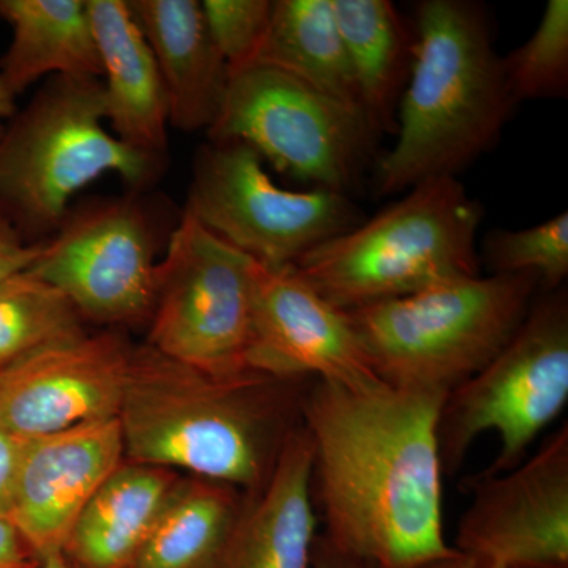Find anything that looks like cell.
Returning a JSON list of instances; mask_svg holds the SVG:
<instances>
[{
	"label": "cell",
	"mask_w": 568,
	"mask_h": 568,
	"mask_svg": "<svg viewBox=\"0 0 568 568\" xmlns=\"http://www.w3.org/2000/svg\"><path fill=\"white\" fill-rule=\"evenodd\" d=\"M446 395L313 379L302 402L323 536L379 568L446 558L437 422Z\"/></svg>",
	"instance_id": "6da1fadb"
},
{
	"label": "cell",
	"mask_w": 568,
	"mask_h": 568,
	"mask_svg": "<svg viewBox=\"0 0 568 568\" xmlns=\"http://www.w3.org/2000/svg\"><path fill=\"white\" fill-rule=\"evenodd\" d=\"M313 379L252 375L220 381L151 346L133 347L119 422L136 465L189 470L246 493L264 487L302 426Z\"/></svg>",
	"instance_id": "7a4b0ae2"
},
{
	"label": "cell",
	"mask_w": 568,
	"mask_h": 568,
	"mask_svg": "<svg viewBox=\"0 0 568 568\" xmlns=\"http://www.w3.org/2000/svg\"><path fill=\"white\" fill-rule=\"evenodd\" d=\"M517 104L484 7L467 0L418 3L413 65L396 112L394 148L377 166V192L458 178L496 144Z\"/></svg>",
	"instance_id": "3957f363"
},
{
	"label": "cell",
	"mask_w": 568,
	"mask_h": 568,
	"mask_svg": "<svg viewBox=\"0 0 568 568\" xmlns=\"http://www.w3.org/2000/svg\"><path fill=\"white\" fill-rule=\"evenodd\" d=\"M538 290L534 274L465 276L345 313L386 386L448 395L510 342Z\"/></svg>",
	"instance_id": "277c9868"
},
{
	"label": "cell",
	"mask_w": 568,
	"mask_h": 568,
	"mask_svg": "<svg viewBox=\"0 0 568 568\" xmlns=\"http://www.w3.org/2000/svg\"><path fill=\"white\" fill-rule=\"evenodd\" d=\"M407 192L306 253L293 265L295 274L342 312L480 275L484 209L458 178L428 179Z\"/></svg>",
	"instance_id": "5b68a950"
},
{
	"label": "cell",
	"mask_w": 568,
	"mask_h": 568,
	"mask_svg": "<svg viewBox=\"0 0 568 568\" xmlns=\"http://www.w3.org/2000/svg\"><path fill=\"white\" fill-rule=\"evenodd\" d=\"M103 122L102 80L51 78L0 134V216L22 235H48L61 227L74 194L103 174L134 190L155 181L164 155L138 151Z\"/></svg>",
	"instance_id": "8992f818"
},
{
	"label": "cell",
	"mask_w": 568,
	"mask_h": 568,
	"mask_svg": "<svg viewBox=\"0 0 568 568\" xmlns=\"http://www.w3.org/2000/svg\"><path fill=\"white\" fill-rule=\"evenodd\" d=\"M510 342L477 375L444 398L437 443L444 474H455L487 432L497 457L481 474L514 469L568 403L567 291H541Z\"/></svg>",
	"instance_id": "52a82bcc"
},
{
	"label": "cell",
	"mask_w": 568,
	"mask_h": 568,
	"mask_svg": "<svg viewBox=\"0 0 568 568\" xmlns=\"http://www.w3.org/2000/svg\"><path fill=\"white\" fill-rule=\"evenodd\" d=\"M257 261L185 207L156 265L149 346L220 381L252 369Z\"/></svg>",
	"instance_id": "ba28073f"
},
{
	"label": "cell",
	"mask_w": 568,
	"mask_h": 568,
	"mask_svg": "<svg viewBox=\"0 0 568 568\" xmlns=\"http://www.w3.org/2000/svg\"><path fill=\"white\" fill-rule=\"evenodd\" d=\"M207 133L248 145L295 181L343 194L357 185L377 138L361 111L261 63L231 74Z\"/></svg>",
	"instance_id": "9c48e42d"
},
{
	"label": "cell",
	"mask_w": 568,
	"mask_h": 568,
	"mask_svg": "<svg viewBox=\"0 0 568 568\" xmlns=\"http://www.w3.org/2000/svg\"><path fill=\"white\" fill-rule=\"evenodd\" d=\"M186 209L212 233L268 268L293 267L306 253L357 226L347 194L282 189L242 142L197 151Z\"/></svg>",
	"instance_id": "30bf717a"
},
{
	"label": "cell",
	"mask_w": 568,
	"mask_h": 568,
	"mask_svg": "<svg viewBox=\"0 0 568 568\" xmlns=\"http://www.w3.org/2000/svg\"><path fill=\"white\" fill-rule=\"evenodd\" d=\"M455 551L481 567L568 568V426L514 469L469 477Z\"/></svg>",
	"instance_id": "8fae6325"
},
{
	"label": "cell",
	"mask_w": 568,
	"mask_h": 568,
	"mask_svg": "<svg viewBox=\"0 0 568 568\" xmlns=\"http://www.w3.org/2000/svg\"><path fill=\"white\" fill-rule=\"evenodd\" d=\"M155 237L130 200L67 215L29 271L50 283L82 320L134 324L151 320L156 290Z\"/></svg>",
	"instance_id": "7c38bea8"
},
{
	"label": "cell",
	"mask_w": 568,
	"mask_h": 568,
	"mask_svg": "<svg viewBox=\"0 0 568 568\" xmlns=\"http://www.w3.org/2000/svg\"><path fill=\"white\" fill-rule=\"evenodd\" d=\"M132 354L104 332L31 355L0 375V426L32 439L119 417Z\"/></svg>",
	"instance_id": "4fadbf2b"
},
{
	"label": "cell",
	"mask_w": 568,
	"mask_h": 568,
	"mask_svg": "<svg viewBox=\"0 0 568 568\" xmlns=\"http://www.w3.org/2000/svg\"><path fill=\"white\" fill-rule=\"evenodd\" d=\"M252 369L282 379L375 386L373 373L345 312L317 295L293 267L257 263Z\"/></svg>",
	"instance_id": "5bb4252c"
},
{
	"label": "cell",
	"mask_w": 568,
	"mask_h": 568,
	"mask_svg": "<svg viewBox=\"0 0 568 568\" xmlns=\"http://www.w3.org/2000/svg\"><path fill=\"white\" fill-rule=\"evenodd\" d=\"M123 455L119 417L26 439L9 518L40 559L63 552L81 511Z\"/></svg>",
	"instance_id": "9a60e30c"
},
{
	"label": "cell",
	"mask_w": 568,
	"mask_h": 568,
	"mask_svg": "<svg viewBox=\"0 0 568 568\" xmlns=\"http://www.w3.org/2000/svg\"><path fill=\"white\" fill-rule=\"evenodd\" d=\"M310 474L312 443L302 425L284 444L264 487L246 493L215 568H313L317 515Z\"/></svg>",
	"instance_id": "2e32d148"
},
{
	"label": "cell",
	"mask_w": 568,
	"mask_h": 568,
	"mask_svg": "<svg viewBox=\"0 0 568 568\" xmlns=\"http://www.w3.org/2000/svg\"><path fill=\"white\" fill-rule=\"evenodd\" d=\"M85 7L102 63L106 122L125 144L164 155L170 125L166 91L129 2L85 0Z\"/></svg>",
	"instance_id": "e0dca14e"
},
{
	"label": "cell",
	"mask_w": 568,
	"mask_h": 568,
	"mask_svg": "<svg viewBox=\"0 0 568 568\" xmlns=\"http://www.w3.org/2000/svg\"><path fill=\"white\" fill-rule=\"evenodd\" d=\"M129 7L162 74L171 125L183 132L211 129L230 69L209 36L201 2L132 0Z\"/></svg>",
	"instance_id": "ac0fdd59"
},
{
	"label": "cell",
	"mask_w": 568,
	"mask_h": 568,
	"mask_svg": "<svg viewBox=\"0 0 568 568\" xmlns=\"http://www.w3.org/2000/svg\"><path fill=\"white\" fill-rule=\"evenodd\" d=\"M179 478L164 467L121 465L81 511L63 555L73 568H130Z\"/></svg>",
	"instance_id": "d6986e66"
},
{
	"label": "cell",
	"mask_w": 568,
	"mask_h": 568,
	"mask_svg": "<svg viewBox=\"0 0 568 568\" xmlns=\"http://www.w3.org/2000/svg\"><path fill=\"white\" fill-rule=\"evenodd\" d=\"M11 28L0 78L18 97L47 74L102 78L85 0H0Z\"/></svg>",
	"instance_id": "ffe728a7"
},
{
	"label": "cell",
	"mask_w": 568,
	"mask_h": 568,
	"mask_svg": "<svg viewBox=\"0 0 568 568\" xmlns=\"http://www.w3.org/2000/svg\"><path fill=\"white\" fill-rule=\"evenodd\" d=\"M366 122L395 134L396 112L410 65L414 33L388 0H332Z\"/></svg>",
	"instance_id": "44dd1931"
},
{
	"label": "cell",
	"mask_w": 568,
	"mask_h": 568,
	"mask_svg": "<svg viewBox=\"0 0 568 568\" xmlns=\"http://www.w3.org/2000/svg\"><path fill=\"white\" fill-rule=\"evenodd\" d=\"M256 63L286 71L362 112L332 0H275L271 24L250 65Z\"/></svg>",
	"instance_id": "7402d4cb"
},
{
	"label": "cell",
	"mask_w": 568,
	"mask_h": 568,
	"mask_svg": "<svg viewBox=\"0 0 568 568\" xmlns=\"http://www.w3.org/2000/svg\"><path fill=\"white\" fill-rule=\"evenodd\" d=\"M244 504L231 485L179 480L130 568H215Z\"/></svg>",
	"instance_id": "603a6c76"
},
{
	"label": "cell",
	"mask_w": 568,
	"mask_h": 568,
	"mask_svg": "<svg viewBox=\"0 0 568 568\" xmlns=\"http://www.w3.org/2000/svg\"><path fill=\"white\" fill-rule=\"evenodd\" d=\"M82 335L80 313L50 283L31 271L0 282V375L47 347Z\"/></svg>",
	"instance_id": "cb8c5ba5"
},
{
	"label": "cell",
	"mask_w": 568,
	"mask_h": 568,
	"mask_svg": "<svg viewBox=\"0 0 568 568\" xmlns=\"http://www.w3.org/2000/svg\"><path fill=\"white\" fill-rule=\"evenodd\" d=\"M503 67L517 103L567 95V0H549L536 31L526 43L503 58Z\"/></svg>",
	"instance_id": "d4e9b609"
},
{
	"label": "cell",
	"mask_w": 568,
	"mask_h": 568,
	"mask_svg": "<svg viewBox=\"0 0 568 568\" xmlns=\"http://www.w3.org/2000/svg\"><path fill=\"white\" fill-rule=\"evenodd\" d=\"M491 274H534L545 293L560 290L568 276V213L518 231H493L481 246Z\"/></svg>",
	"instance_id": "484cf974"
},
{
	"label": "cell",
	"mask_w": 568,
	"mask_h": 568,
	"mask_svg": "<svg viewBox=\"0 0 568 568\" xmlns=\"http://www.w3.org/2000/svg\"><path fill=\"white\" fill-rule=\"evenodd\" d=\"M201 10L209 36L231 74L245 69L263 43L271 24V0H204Z\"/></svg>",
	"instance_id": "4316f807"
},
{
	"label": "cell",
	"mask_w": 568,
	"mask_h": 568,
	"mask_svg": "<svg viewBox=\"0 0 568 568\" xmlns=\"http://www.w3.org/2000/svg\"><path fill=\"white\" fill-rule=\"evenodd\" d=\"M44 242H29L6 219L0 216V282L29 271L39 261Z\"/></svg>",
	"instance_id": "83f0119b"
},
{
	"label": "cell",
	"mask_w": 568,
	"mask_h": 568,
	"mask_svg": "<svg viewBox=\"0 0 568 568\" xmlns=\"http://www.w3.org/2000/svg\"><path fill=\"white\" fill-rule=\"evenodd\" d=\"M26 439L0 426V515L9 517Z\"/></svg>",
	"instance_id": "f1b7e54d"
},
{
	"label": "cell",
	"mask_w": 568,
	"mask_h": 568,
	"mask_svg": "<svg viewBox=\"0 0 568 568\" xmlns=\"http://www.w3.org/2000/svg\"><path fill=\"white\" fill-rule=\"evenodd\" d=\"M41 559L29 547L20 530L0 515V568H40Z\"/></svg>",
	"instance_id": "f546056e"
},
{
	"label": "cell",
	"mask_w": 568,
	"mask_h": 568,
	"mask_svg": "<svg viewBox=\"0 0 568 568\" xmlns=\"http://www.w3.org/2000/svg\"><path fill=\"white\" fill-rule=\"evenodd\" d=\"M313 568H379L372 560L351 555L336 548L323 534H317L315 551H313Z\"/></svg>",
	"instance_id": "4dcf8cb0"
},
{
	"label": "cell",
	"mask_w": 568,
	"mask_h": 568,
	"mask_svg": "<svg viewBox=\"0 0 568 568\" xmlns=\"http://www.w3.org/2000/svg\"><path fill=\"white\" fill-rule=\"evenodd\" d=\"M416 568H496V567H481L478 564L474 562L466 556L459 555L458 551L452 552V555L446 556V558L429 560V562L424 564V566H418Z\"/></svg>",
	"instance_id": "1f68e13d"
},
{
	"label": "cell",
	"mask_w": 568,
	"mask_h": 568,
	"mask_svg": "<svg viewBox=\"0 0 568 568\" xmlns=\"http://www.w3.org/2000/svg\"><path fill=\"white\" fill-rule=\"evenodd\" d=\"M14 99L17 97L11 95L9 89L3 84L2 78H0V134L3 133V121L13 115Z\"/></svg>",
	"instance_id": "d6a6232c"
},
{
	"label": "cell",
	"mask_w": 568,
	"mask_h": 568,
	"mask_svg": "<svg viewBox=\"0 0 568 568\" xmlns=\"http://www.w3.org/2000/svg\"><path fill=\"white\" fill-rule=\"evenodd\" d=\"M40 568H73V566H71L63 552H55V555L41 559Z\"/></svg>",
	"instance_id": "836d02e7"
}]
</instances>
